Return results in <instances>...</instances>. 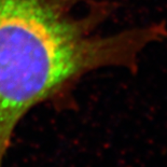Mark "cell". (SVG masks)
I'll use <instances>...</instances> for the list:
<instances>
[{
    "label": "cell",
    "instance_id": "6da1fadb",
    "mask_svg": "<svg viewBox=\"0 0 167 167\" xmlns=\"http://www.w3.org/2000/svg\"><path fill=\"white\" fill-rule=\"evenodd\" d=\"M116 9L110 0H0V167L32 109L95 71L136 74L144 52L167 41L164 22L102 32Z\"/></svg>",
    "mask_w": 167,
    "mask_h": 167
}]
</instances>
